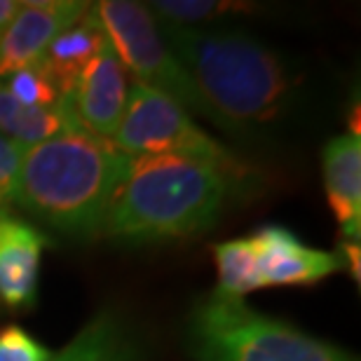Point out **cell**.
<instances>
[{
  "label": "cell",
  "instance_id": "cell-14",
  "mask_svg": "<svg viewBox=\"0 0 361 361\" xmlns=\"http://www.w3.org/2000/svg\"><path fill=\"white\" fill-rule=\"evenodd\" d=\"M73 125L78 122L71 113L68 101H63L59 108H31L14 99L0 80V134L7 139L28 148L52 139L54 134Z\"/></svg>",
  "mask_w": 361,
  "mask_h": 361
},
{
  "label": "cell",
  "instance_id": "cell-12",
  "mask_svg": "<svg viewBox=\"0 0 361 361\" xmlns=\"http://www.w3.org/2000/svg\"><path fill=\"white\" fill-rule=\"evenodd\" d=\"M47 361H146V350L127 317L106 307Z\"/></svg>",
  "mask_w": 361,
  "mask_h": 361
},
{
  "label": "cell",
  "instance_id": "cell-13",
  "mask_svg": "<svg viewBox=\"0 0 361 361\" xmlns=\"http://www.w3.org/2000/svg\"><path fill=\"white\" fill-rule=\"evenodd\" d=\"M106 42L108 38H106L104 28H101L99 17L94 14L92 5L75 24L63 28V31L49 42L40 66L52 78V82L56 85V90H59L63 99L73 92L78 78H80L82 71L97 59V54L104 49Z\"/></svg>",
  "mask_w": 361,
  "mask_h": 361
},
{
  "label": "cell",
  "instance_id": "cell-8",
  "mask_svg": "<svg viewBox=\"0 0 361 361\" xmlns=\"http://www.w3.org/2000/svg\"><path fill=\"white\" fill-rule=\"evenodd\" d=\"M90 3L82 0H28L19 5L10 26L0 35V80L42 61L49 42L75 24Z\"/></svg>",
  "mask_w": 361,
  "mask_h": 361
},
{
  "label": "cell",
  "instance_id": "cell-10",
  "mask_svg": "<svg viewBox=\"0 0 361 361\" xmlns=\"http://www.w3.org/2000/svg\"><path fill=\"white\" fill-rule=\"evenodd\" d=\"M49 240L31 223L0 209V305L28 310L35 305L40 258Z\"/></svg>",
  "mask_w": 361,
  "mask_h": 361
},
{
  "label": "cell",
  "instance_id": "cell-4",
  "mask_svg": "<svg viewBox=\"0 0 361 361\" xmlns=\"http://www.w3.org/2000/svg\"><path fill=\"white\" fill-rule=\"evenodd\" d=\"M183 348L192 361H359L291 324L256 312L244 300L219 293L192 305Z\"/></svg>",
  "mask_w": 361,
  "mask_h": 361
},
{
  "label": "cell",
  "instance_id": "cell-19",
  "mask_svg": "<svg viewBox=\"0 0 361 361\" xmlns=\"http://www.w3.org/2000/svg\"><path fill=\"white\" fill-rule=\"evenodd\" d=\"M24 150L26 148L21 143L0 134V209H7V204H12Z\"/></svg>",
  "mask_w": 361,
  "mask_h": 361
},
{
  "label": "cell",
  "instance_id": "cell-11",
  "mask_svg": "<svg viewBox=\"0 0 361 361\" xmlns=\"http://www.w3.org/2000/svg\"><path fill=\"white\" fill-rule=\"evenodd\" d=\"M324 188L345 240L359 242L361 233V141L343 134L326 143L322 153Z\"/></svg>",
  "mask_w": 361,
  "mask_h": 361
},
{
  "label": "cell",
  "instance_id": "cell-1",
  "mask_svg": "<svg viewBox=\"0 0 361 361\" xmlns=\"http://www.w3.org/2000/svg\"><path fill=\"white\" fill-rule=\"evenodd\" d=\"M251 183L249 169L188 155L129 157L104 235L129 244L185 240L216 226Z\"/></svg>",
  "mask_w": 361,
  "mask_h": 361
},
{
  "label": "cell",
  "instance_id": "cell-6",
  "mask_svg": "<svg viewBox=\"0 0 361 361\" xmlns=\"http://www.w3.org/2000/svg\"><path fill=\"white\" fill-rule=\"evenodd\" d=\"M111 143L129 157L188 155L228 169H249L223 143L209 136L174 99L134 80L125 115Z\"/></svg>",
  "mask_w": 361,
  "mask_h": 361
},
{
  "label": "cell",
  "instance_id": "cell-5",
  "mask_svg": "<svg viewBox=\"0 0 361 361\" xmlns=\"http://www.w3.org/2000/svg\"><path fill=\"white\" fill-rule=\"evenodd\" d=\"M92 7L113 52L118 54L134 82L174 99L188 113L207 118L219 127L214 111L207 106L183 63L171 52L146 5L132 3V0H101Z\"/></svg>",
  "mask_w": 361,
  "mask_h": 361
},
{
  "label": "cell",
  "instance_id": "cell-17",
  "mask_svg": "<svg viewBox=\"0 0 361 361\" xmlns=\"http://www.w3.org/2000/svg\"><path fill=\"white\" fill-rule=\"evenodd\" d=\"M3 82L14 99L31 108H59L66 101L40 63L14 71V73L3 78Z\"/></svg>",
  "mask_w": 361,
  "mask_h": 361
},
{
  "label": "cell",
  "instance_id": "cell-7",
  "mask_svg": "<svg viewBox=\"0 0 361 361\" xmlns=\"http://www.w3.org/2000/svg\"><path fill=\"white\" fill-rule=\"evenodd\" d=\"M129 90L132 75L113 52L111 42H106L97 59L78 78L66 101L78 125L99 139L111 141L125 115Z\"/></svg>",
  "mask_w": 361,
  "mask_h": 361
},
{
  "label": "cell",
  "instance_id": "cell-2",
  "mask_svg": "<svg viewBox=\"0 0 361 361\" xmlns=\"http://www.w3.org/2000/svg\"><path fill=\"white\" fill-rule=\"evenodd\" d=\"M127 167L129 155L73 125L24 150L12 204L56 233L94 240L104 235Z\"/></svg>",
  "mask_w": 361,
  "mask_h": 361
},
{
  "label": "cell",
  "instance_id": "cell-3",
  "mask_svg": "<svg viewBox=\"0 0 361 361\" xmlns=\"http://www.w3.org/2000/svg\"><path fill=\"white\" fill-rule=\"evenodd\" d=\"M160 31L223 132L242 136L281 115L293 78L274 49L240 28L160 26Z\"/></svg>",
  "mask_w": 361,
  "mask_h": 361
},
{
  "label": "cell",
  "instance_id": "cell-16",
  "mask_svg": "<svg viewBox=\"0 0 361 361\" xmlns=\"http://www.w3.org/2000/svg\"><path fill=\"white\" fill-rule=\"evenodd\" d=\"M160 26L174 28H195L207 21L221 19L226 14L254 12V5L226 3V0H155L146 5Z\"/></svg>",
  "mask_w": 361,
  "mask_h": 361
},
{
  "label": "cell",
  "instance_id": "cell-9",
  "mask_svg": "<svg viewBox=\"0 0 361 361\" xmlns=\"http://www.w3.org/2000/svg\"><path fill=\"white\" fill-rule=\"evenodd\" d=\"M261 265L263 286H312L331 277L343 265V258L329 251L302 244L291 230L281 226L261 228L251 235Z\"/></svg>",
  "mask_w": 361,
  "mask_h": 361
},
{
  "label": "cell",
  "instance_id": "cell-15",
  "mask_svg": "<svg viewBox=\"0 0 361 361\" xmlns=\"http://www.w3.org/2000/svg\"><path fill=\"white\" fill-rule=\"evenodd\" d=\"M214 261L219 270V288L214 293L223 298L242 300L251 291H258L263 286L261 265L251 237L228 240L214 247Z\"/></svg>",
  "mask_w": 361,
  "mask_h": 361
},
{
  "label": "cell",
  "instance_id": "cell-18",
  "mask_svg": "<svg viewBox=\"0 0 361 361\" xmlns=\"http://www.w3.org/2000/svg\"><path fill=\"white\" fill-rule=\"evenodd\" d=\"M49 355L52 352L21 326H5L0 331V361H47Z\"/></svg>",
  "mask_w": 361,
  "mask_h": 361
},
{
  "label": "cell",
  "instance_id": "cell-20",
  "mask_svg": "<svg viewBox=\"0 0 361 361\" xmlns=\"http://www.w3.org/2000/svg\"><path fill=\"white\" fill-rule=\"evenodd\" d=\"M19 0H0V35L7 26H10V21L14 19V14L19 12Z\"/></svg>",
  "mask_w": 361,
  "mask_h": 361
}]
</instances>
